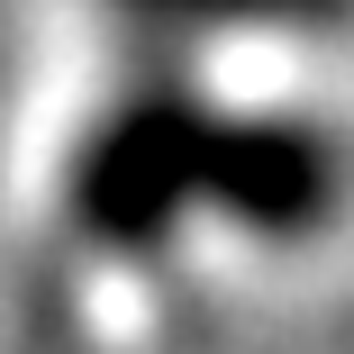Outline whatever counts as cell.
I'll list each match as a JSON object with an SVG mask.
<instances>
[{
  "mask_svg": "<svg viewBox=\"0 0 354 354\" xmlns=\"http://www.w3.org/2000/svg\"><path fill=\"white\" fill-rule=\"evenodd\" d=\"M127 10L182 28H345L354 0H127Z\"/></svg>",
  "mask_w": 354,
  "mask_h": 354,
  "instance_id": "3957f363",
  "label": "cell"
},
{
  "mask_svg": "<svg viewBox=\"0 0 354 354\" xmlns=\"http://www.w3.org/2000/svg\"><path fill=\"white\" fill-rule=\"evenodd\" d=\"M336 191V155L309 127H218L209 146V200H227L254 227H309Z\"/></svg>",
  "mask_w": 354,
  "mask_h": 354,
  "instance_id": "7a4b0ae2",
  "label": "cell"
},
{
  "mask_svg": "<svg viewBox=\"0 0 354 354\" xmlns=\"http://www.w3.org/2000/svg\"><path fill=\"white\" fill-rule=\"evenodd\" d=\"M209 146H218V127H209L191 100H173V91L118 109L91 136L82 173H73L82 236H100V245L164 236V218H182L191 200H209Z\"/></svg>",
  "mask_w": 354,
  "mask_h": 354,
  "instance_id": "6da1fadb",
  "label": "cell"
}]
</instances>
